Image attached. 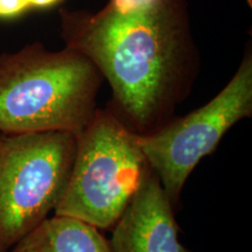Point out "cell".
<instances>
[{
  "instance_id": "1",
  "label": "cell",
  "mask_w": 252,
  "mask_h": 252,
  "mask_svg": "<svg viewBox=\"0 0 252 252\" xmlns=\"http://www.w3.org/2000/svg\"><path fill=\"white\" fill-rule=\"evenodd\" d=\"M59 17L64 47L98 69L112 91L106 105L132 131L151 134L175 117L201 71L187 0H108Z\"/></svg>"
},
{
  "instance_id": "2",
  "label": "cell",
  "mask_w": 252,
  "mask_h": 252,
  "mask_svg": "<svg viewBox=\"0 0 252 252\" xmlns=\"http://www.w3.org/2000/svg\"><path fill=\"white\" fill-rule=\"evenodd\" d=\"M104 78L76 50L42 42L0 54V132L78 134L98 108Z\"/></svg>"
},
{
  "instance_id": "3",
  "label": "cell",
  "mask_w": 252,
  "mask_h": 252,
  "mask_svg": "<svg viewBox=\"0 0 252 252\" xmlns=\"http://www.w3.org/2000/svg\"><path fill=\"white\" fill-rule=\"evenodd\" d=\"M151 172L139 134L108 105L97 108L77 134L70 175L54 215L112 230Z\"/></svg>"
},
{
  "instance_id": "4",
  "label": "cell",
  "mask_w": 252,
  "mask_h": 252,
  "mask_svg": "<svg viewBox=\"0 0 252 252\" xmlns=\"http://www.w3.org/2000/svg\"><path fill=\"white\" fill-rule=\"evenodd\" d=\"M77 134L0 132V252L54 212L68 184Z\"/></svg>"
},
{
  "instance_id": "5",
  "label": "cell",
  "mask_w": 252,
  "mask_h": 252,
  "mask_svg": "<svg viewBox=\"0 0 252 252\" xmlns=\"http://www.w3.org/2000/svg\"><path fill=\"white\" fill-rule=\"evenodd\" d=\"M251 117L252 48L249 41L234 76L212 100L182 117L175 116L153 133L139 135L141 149L175 212L182 206V191L195 167L214 153L232 126Z\"/></svg>"
},
{
  "instance_id": "6",
  "label": "cell",
  "mask_w": 252,
  "mask_h": 252,
  "mask_svg": "<svg viewBox=\"0 0 252 252\" xmlns=\"http://www.w3.org/2000/svg\"><path fill=\"white\" fill-rule=\"evenodd\" d=\"M175 209L153 171L112 228L111 252H189L179 241Z\"/></svg>"
},
{
  "instance_id": "7",
  "label": "cell",
  "mask_w": 252,
  "mask_h": 252,
  "mask_svg": "<svg viewBox=\"0 0 252 252\" xmlns=\"http://www.w3.org/2000/svg\"><path fill=\"white\" fill-rule=\"evenodd\" d=\"M8 252H111L99 229L76 217L53 215L43 220Z\"/></svg>"
},
{
  "instance_id": "8",
  "label": "cell",
  "mask_w": 252,
  "mask_h": 252,
  "mask_svg": "<svg viewBox=\"0 0 252 252\" xmlns=\"http://www.w3.org/2000/svg\"><path fill=\"white\" fill-rule=\"evenodd\" d=\"M32 11L28 0H0V20L13 21Z\"/></svg>"
},
{
  "instance_id": "9",
  "label": "cell",
  "mask_w": 252,
  "mask_h": 252,
  "mask_svg": "<svg viewBox=\"0 0 252 252\" xmlns=\"http://www.w3.org/2000/svg\"><path fill=\"white\" fill-rule=\"evenodd\" d=\"M63 0H28L32 11H45L59 6Z\"/></svg>"
}]
</instances>
